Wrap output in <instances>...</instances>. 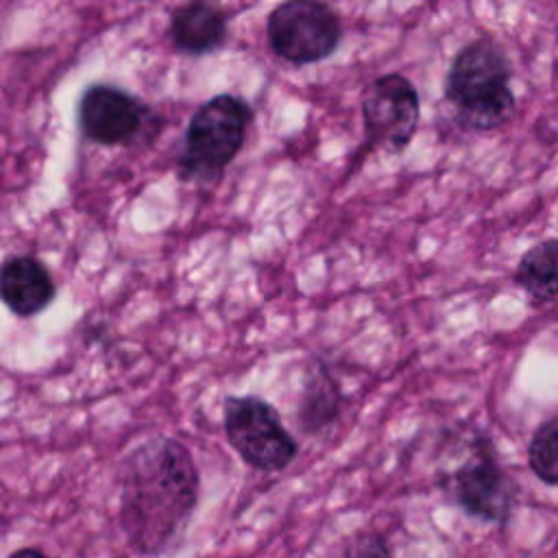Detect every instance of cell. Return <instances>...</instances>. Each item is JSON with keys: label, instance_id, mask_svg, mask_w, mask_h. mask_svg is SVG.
Returning <instances> with one entry per match:
<instances>
[{"label": "cell", "instance_id": "4fadbf2b", "mask_svg": "<svg viewBox=\"0 0 558 558\" xmlns=\"http://www.w3.org/2000/svg\"><path fill=\"white\" fill-rule=\"evenodd\" d=\"M527 464L541 482L558 486V414L536 427L527 445Z\"/></svg>", "mask_w": 558, "mask_h": 558}, {"label": "cell", "instance_id": "52a82bcc", "mask_svg": "<svg viewBox=\"0 0 558 558\" xmlns=\"http://www.w3.org/2000/svg\"><path fill=\"white\" fill-rule=\"evenodd\" d=\"M421 116L418 92L399 72L375 78L362 98V120L373 146L401 153L414 137Z\"/></svg>", "mask_w": 558, "mask_h": 558}, {"label": "cell", "instance_id": "6da1fadb", "mask_svg": "<svg viewBox=\"0 0 558 558\" xmlns=\"http://www.w3.org/2000/svg\"><path fill=\"white\" fill-rule=\"evenodd\" d=\"M198 501V471L174 438L140 445L120 475V525L140 554H161L185 532Z\"/></svg>", "mask_w": 558, "mask_h": 558}, {"label": "cell", "instance_id": "7c38bea8", "mask_svg": "<svg viewBox=\"0 0 558 558\" xmlns=\"http://www.w3.org/2000/svg\"><path fill=\"white\" fill-rule=\"evenodd\" d=\"M340 388L323 364L310 368L301 401V423L307 432H318L329 425L340 408Z\"/></svg>", "mask_w": 558, "mask_h": 558}, {"label": "cell", "instance_id": "277c9868", "mask_svg": "<svg viewBox=\"0 0 558 558\" xmlns=\"http://www.w3.org/2000/svg\"><path fill=\"white\" fill-rule=\"evenodd\" d=\"M222 425L233 451L257 471H281L296 458V440L283 427L279 412L262 397H227Z\"/></svg>", "mask_w": 558, "mask_h": 558}, {"label": "cell", "instance_id": "8992f818", "mask_svg": "<svg viewBox=\"0 0 558 558\" xmlns=\"http://www.w3.org/2000/svg\"><path fill=\"white\" fill-rule=\"evenodd\" d=\"M155 120L153 109L142 98L111 83L87 85L76 105L81 133L102 146L133 144L155 126Z\"/></svg>", "mask_w": 558, "mask_h": 558}, {"label": "cell", "instance_id": "ba28073f", "mask_svg": "<svg viewBox=\"0 0 558 558\" xmlns=\"http://www.w3.org/2000/svg\"><path fill=\"white\" fill-rule=\"evenodd\" d=\"M453 499L462 510L490 523H506L514 508V482L499 466L490 442L480 440L475 453L451 477Z\"/></svg>", "mask_w": 558, "mask_h": 558}, {"label": "cell", "instance_id": "3957f363", "mask_svg": "<svg viewBox=\"0 0 558 558\" xmlns=\"http://www.w3.org/2000/svg\"><path fill=\"white\" fill-rule=\"evenodd\" d=\"M253 109L235 94H218L205 100L185 129L179 172L183 179L209 185L244 146Z\"/></svg>", "mask_w": 558, "mask_h": 558}, {"label": "cell", "instance_id": "5bb4252c", "mask_svg": "<svg viewBox=\"0 0 558 558\" xmlns=\"http://www.w3.org/2000/svg\"><path fill=\"white\" fill-rule=\"evenodd\" d=\"M351 558H390L388 547L377 536H362L351 547Z\"/></svg>", "mask_w": 558, "mask_h": 558}, {"label": "cell", "instance_id": "9a60e30c", "mask_svg": "<svg viewBox=\"0 0 558 558\" xmlns=\"http://www.w3.org/2000/svg\"><path fill=\"white\" fill-rule=\"evenodd\" d=\"M9 558H48L44 551L35 549V547H24V549H17L13 551Z\"/></svg>", "mask_w": 558, "mask_h": 558}, {"label": "cell", "instance_id": "7a4b0ae2", "mask_svg": "<svg viewBox=\"0 0 558 558\" xmlns=\"http://www.w3.org/2000/svg\"><path fill=\"white\" fill-rule=\"evenodd\" d=\"M510 63L488 37L466 44L451 61L445 76V98L462 126L490 131L514 111Z\"/></svg>", "mask_w": 558, "mask_h": 558}, {"label": "cell", "instance_id": "5b68a950", "mask_svg": "<svg viewBox=\"0 0 558 558\" xmlns=\"http://www.w3.org/2000/svg\"><path fill=\"white\" fill-rule=\"evenodd\" d=\"M266 35L277 57L294 65H307L333 54L342 39V22L323 2L288 0L268 13Z\"/></svg>", "mask_w": 558, "mask_h": 558}, {"label": "cell", "instance_id": "8fae6325", "mask_svg": "<svg viewBox=\"0 0 558 558\" xmlns=\"http://www.w3.org/2000/svg\"><path fill=\"white\" fill-rule=\"evenodd\" d=\"M514 281L538 303H558V238L523 253Z\"/></svg>", "mask_w": 558, "mask_h": 558}, {"label": "cell", "instance_id": "9c48e42d", "mask_svg": "<svg viewBox=\"0 0 558 558\" xmlns=\"http://www.w3.org/2000/svg\"><path fill=\"white\" fill-rule=\"evenodd\" d=\"M0 292L4 305L20 318L44 312L57 294L48 268L31 255H11L2 264Z\"/></svg>", "mask_w": 558, "mask_h": 558}, {"label": "cell", "instance_id": "30bf717a", "mask_svg": "<svg viewBox=\"0 0 558 558\" xmlns=\"http://www.w3.org/2000/svg\"><path fill=\"white\" fill-rule=\"evenodd\" d=\"M229 33L227 15L207 2H187L170 15L168 35L179 52L203 57L225 46Z\"/></svg>", "mask_w": 558, "mask_h": 558}]
</instances>
